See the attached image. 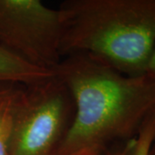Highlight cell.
<instances>
[{"label": "cell", "mask_w": 155, "mask_h": 155, "mask_svg": "<svg viewBox=\"0 0 155 155\" xmlns=\"http://www.w3.org/2000/svg\"><path fill=\"white\" fill-rule=\"evenodd\" d=\"M74 102L72 125L54 155L134 138L155 109V76L130 77L87 54L65 56L54 70Z\"/></svg>", "instance_id": "1"}, {"label": "cell", "mask_w": 155, "mask_h": 155, "mask_svg": "<svg viewBox=\"0 0 155 155\" xmlns=\"http://www.w3.org/2000/svg\"><path fill=\"white\" fill-rule=\"evenodd\" d=\"M62 57L87 54L130 77L146 74L155 46V0H65Z\"/></svg>", "instance_id": "2"}, {"label": "cell", "mask_w": 155, "mask_h": 155, "mask_svg": "<svg viewBox=\"0 0 155 155\" xmlns=\"http://www.w3.org/2000/svg\"><path fill=\"white\" fill-rule=\"evenodd\" d=\"M74 112L72 95L55 75L20 86L13 102L8 155H54Z\"/></svg>", "instance_id": "3"}, {"label": "cell", "mask_w": 155, "mask_h": 155, "mask_svg": "<svg viewBox=\"0 0 155 155\" xmlns=\"http://www.w3.org/2000/svg\"><path fill=\"white\" fill-rule=\"evenodd\" d=\"M58 9L40 0H0V45L35 67L54 71L63 59Z\"/></svg>", "instance_id": "4"}, {"label": "cell", "mask_w": 155, "mask_h": 155, "mask_svg": "<svg viewBox=\"0 0 155 155\" xmlns=\"http://www.w3.org/2000/svg\"><path fill=\"white\" fill-rule=\"evenodd\" d=\"M54 75V71L33 66L0 45V84L28 86Z\"/></svg>", "instance_id": "5"}, {"label": "cell", "mask_w": 155, "mask_h": 155, "mask_svg": "<svg viewBox=\"0 0 155 155\" xmlns=\"http://www.w3.org/2000/svg\"><path fill=\"white\" fill-rule=\"evenodd\" d=\"M155 137V109L146 118L138 134L122 144L116 155H149Z\"/></svg>", "instance_id": "6"}, {"label": "cell", "mask_w": 155, "mask_h": 155, "mask_svg": "<svg viewBox=\"0 0 155 155\" xmlns=\"http://www.w3.org/2000/svg\"><path fill=\"white\" fill-rule=\"evenodd\" d=\"M17 91L10 99L7 100L0 107V155H8V146H9V138H10L13 102Z\"/></svg>", "instance_id": "7"}, {"label": "cell", "mask_w": 155, "mask_h": 155, "mask_svg": "<svg viewBox=\"0 0 155 155\" xmlns=\"http://www.w3.org/2000/svg\"><path fill=\"white\" fill-rule=\"evenodd\" d=\"M19 85L14 84H0V107L16 93Z\"/></svg>", "instance_id": "8"}, {"label": "cell", "mask_w": 155, "mask_h": 155, "mask_svg": "<svg viewBox=\"0 0 155 155\" xmlns=\"http://www.w3.org/2000/svg\"><path fill=\"white\" fill-rule=\"evenodd\" d=\"M116 153H117V150L116 151V153H110L108 151V148L94 147H89L85 149L79 150L76 153H73L69 155H116Z\"/></svg>", "instance_id": "9"}, {"label": "cell", "mask_w": 155, "mask_h": 155, "mask_svg": "<svg viewBox=\"0 0 155 155\" xmlns=\"http://www.w3.org/2000/svg\"><path fill=\"white\" fill-rule=\"evenodd\" d=\"M146 73L150 74V75H153V76H155V46L154 48H153V51L152 53L151 58H150L149 62H148L147 67V72H146Z\"/></svg>", "instance_id": "10"}, {"label": "cell", "mask_w": 155, "mask_h": 155, "mask_svg": "<svg viewBox=\"0 0 155 155\" xmlns=\"http://www.w3.org/2000/svg\"><path fill=\"white\" fill-rule=\"evenodd\" d=\"M149 155H155V137L153 141V144H152V147L150 148Z\"/></svg>", "instance_id": "11"}]
</instances>
